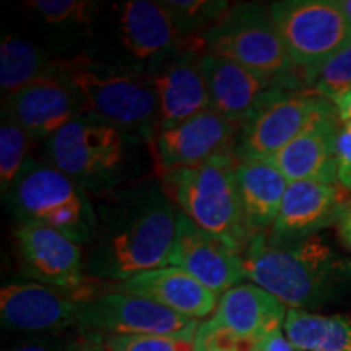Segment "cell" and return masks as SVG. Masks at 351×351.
Wrapping results in <instances>:
<instances>
[{"label":"cell","mask_w":351,"mask_h":351,"mask_svg":"<svg viewBox=\"0 0 351 351\" xmlns=\"http://www.w3.org/2000/svg\"><path fill=\"white\" fill-rule=\"evenodd\" d=\"M98 231L86 245L85 274L98 282H125L169 267L179 210L156 176L95 199Z\"/></svg>","instance_id":"6da1fadb"},{"label":"cell","mask_w":351,"mask_h":351,"mask_svg":"<svg viewBox=\"0 0 351 351\" xmlns=\"http://www.w3.org/2000/svg\"><path fill=\"white\" fill-rule=\"evenodd\" d=\"M245 278L278 298L289 309H314L351 288V258L313 236L275 244L258 232L243 252Z\"/></svg>","instance_id":"7a4b0ae2"},{"label":"cell","mask_w":351,"mask_h":351,"mask_svg":"<svg viewBox=\"0 0 351 351\" xmlns=\"http://www.w3.org/2000/svg\"><path fill=\"white\" fill-rule=\"evenodd\" d=\"M54 75L75 91L85 114L152 143L158 130L155 78L88 54L57 57Z\"/></svg>","instance_id":"3957f363"},{"label":"cell","mask_w":351,"mask_h":351,"mask_svg":"<svg viewBox=\"0 0 351 351\" xmlns=\"http://www.w3.org/2000/svg\"><path fill=\"white\" fill-rule=\"evenodd\" d=\"M142 143L117 127L83 114L46 140L44 155L95 200L142 181L138 176Z\"/></svg>","instance_id":"277c9868"},{"label":"cell","mask_w":351,"mask_h":351,"mask_svg":"<svg viewBox=\"0 0 351 351\" xmlns=\"http://www.w3.org/2000/svg\"><path fill=\"white\" fill-rule=\"evenodd\" d=\"M236 166L238 160L228 153L200 166L174 169L156 178L179 212L243 254L256 234L241 205Z\"/></svg>","instance_id":"5b68a950"},{"label":"cell","mask_w":351,"mask_h":351,"mask_svg":"<svg viewBox=\"0 0 351 351\" xmlns=\"http://www.w3.org/2000/svg\"><path fill=\"white\" fill-rule=\"evenodd\" d=\"M3 202L15 225L51 228L80 245L98 231L93 197L47 160L29 156Z\"/></svg>","instance_id":"8992f818"},{"label":"cell","mask_w":351,"mask_h":351,"mask_svg":"<svg viewBox=\"0 0 351 351\" xmlns=\"http://www.w3.org/2000/svg\"><path fill=\"white\" fill-rule=\"evenodd\" d=\"M199 38L207 54L230 59L269 80L300 88L296 85L298 69L285 47L269 5L234 3Z\"/></svg>","instance_id":"52a82bcc"},{"label":"cell","mask_w":351,"mask_h":351,"mask_svg":"<svg viewBox=\"0 0 351 351\" xmlns=\"http://www.w3.org/2000/svg\"><path fill=\"white\" fill-rule=\"evenodd\" d=\"M333 108L306 88H276L239 125L232 155L238 161L269 160Z\"/></svg>","instance_id":"ba28073f"},{"label":"cell","mask_w":351,"mask_h":351,"mask_svg":"<svg viewBox=\"0 0 351 351\" xmlns=\"http://www.w3.org/2000/svg\"><path fill=\"white\" fill-rule=\"evenodd\" d=\"M288 307L254 283H241L219 298L213 317L200 324L195 341L218 351H257L271 332L285 327Z\"/></svg>","instance_id":"9c48e42d"},{"label":"cell","mask_w":351,"mask_h":351,"mask_svg":"<svg viewBox=\"0 0 351 351\" xmlns=\"http://www.w3.org/2000/svg\"><path fill=\"white\" fill-rule=\"evenodd\" d=\"M269 10L301 72L351 43V23L339 0H282L270 3Z\"/></svg>","instance_id":"30bf717a"},{"label":"cell","mask_w":351,"mask_h":351,"mask_svg":"<svg viewBox=\"0 0 351 351\" xmlns=\"http://www.w3.org/2000/svg\"><path fill=\"white\" fill-rule=\"evenodd\" d=\"M111 34L114 52L104 60L152 77L187 39L163 3L152 0H129L116 7Z\"/></svg>","instance_id":"8fae6325"},{"label":"cell","mask_w":351,"mask_h":351,"mask_svg":"<svg viewBox=\"0 0 351 351\" xmlns=\"http://www.w3.org/2000/svg\"><path fill=\"white\" fill-rule=\"evenodd\" d=\"M77 322L82 332L99 337L182 335L197 332L199 320L166 309L142 296L108 291L77 301Z\"/></svg>","instance_id":"7c38bea8"},{"label":"cell","mask_w":351,"mask_h":351,"mask_svg":"<svg viewBox=\"0 0 351 351\" xmlns=\"http://www.w3.org/2000/svg\"><path fill=\"white\" fill-rule=\"evenodd\" d=\"M239 124L213 109L158 130L148 145L155 176L194 168L219 155L232 153Z\"/></svg>","instance_id":"4fadbf2b"},{"label":"cell","mask_w":351,"mask_h":351,"mask_svg":"<svg viewBox=\"0 0 351 351\" xmlns=\"http://www.w3.org/2000/svg\"><path fill=\"white\" fill-rule=\"evenodd\" d=\"M13 241L21 275L60 291H82L91 282L85 252L62 232L34 225H15Z\"/></svg>","instance_id":"5bb4252c"},{"label":"cell","mask_w":351,"mask_h":351,"mask_svg":"<svg viewBox=\"0 0 351 351\" xmlns=\"http://www.w3.org/2000/svg\"><path fill=\"white\" fill-rule=\"evenodd\" d=\"M204 56L200 38H187L181 49L153 73L158 95V130L212 109Z\"/></svg>","instance_id":"9a60e30c"},{"label":"cell","mask_w":351,"mask_h":351,"mask_svg":"<svg viewBox=\"0 0 351 351\" xmlns=\"http://www.w3.org/2000/svg\"><path fill=\"white\" fill-rule=\"evenodd\" d=\"M348 208H351V192L339 184L289 182L278 217L267 231V238L275 244L313 238L328 226H337Z\"/></svg>","instance_id":"2e32d148"},{"label":"cell","mask_w":351,"mask_h":351,"mask_svg":"<svg viewBox=\"0 0 351 351\" xmlns=\"http://www.w3.org/2000/svg\"><path fill=\"white\" fill-rule=\"evenodd\" d=\"M169 265L187 271L215 296H223L245 278L243 254L213 238L181 212Z\"/></svg>","instance_id":"e0dca14e"},{"label":"cell","mask_w":351,"mask_h":351,"mask_svg":"<svg viewBox=\"0 0 351 351\" xmlns=\"http://www.w3.org/2000/svg\"><path fill=\"white\" fill-rule=\"evenodd\" d=\"M0 319L16 332H64L78 327L77 301L33 280H13L0 289Z\"/></svg>","instance_id":"ac0fdd59"},{"label":"cell","mask_w":351,"mask_h":351,"mask_svg":"<svg viewBox=\"0 0 351 351\" xmlns=\"http://www.w3.org/2000/svg\"><path fill=\"white\" fill-rule=\"evenodd\" d=\"M3 101V114L32 140H49L85 114L75 91L56 75L33 83Z\"/></svg>","instance_id":"d6986e66"},{"label":"cell","mask_w":351,"mask_h":351,"mask_svg":"<svg viewBox=\"0 0 351 351\" xmlns=\"http://www.w3.org/2000/svg\"><path fill=\"white\" fill-rule=\"evenodd\" d=\"M337 109L324 112L283 150L269 158L288 182L317 181L339 184L335 145L340 129Z\"/></svg>","instance_id":"ffe728a7"},{"label":"cell","mask_w":351,"mask_h":351,"mask_svg":"<svg viewBox=\"0 0 351 351\" xmlns=\"http://www.w3.org/2000/svg\"><path fill=\"white\" fill-rule=\"evenodd\" d=\"M204 72L207 78L212 109L239 125L276 88L289 86L257 75L256 72L230 59H223L207 52L204 56Z\"/></svg>","instance_id":"44dd1931"},{"label":"cell","mask_w":351,"mask_h":351,"mask_svg":"<svg viewBox=\"0 0 351 351\" xmlns=\"http://www.w3.org/2000/svg\"><path fill=\"white\" fill-rule=\"evenodd\" d=\"M114 291L142 296L189 319H204L217 309V296L178 267L143 271L114 285Z\"/></svg>","instance_id":"7402d4cb"},{"label":"cell","mask_w":351,"mask_h":351,"mask_svg":"<svg viewBox=\"0 0 351 351\" xmlns=\"http://www.w3.org/2000/svg\"><path fill=\"white\" fill-rule=\"evenodd\" d=\"M241 205L254 234L274 226L288 189V179L267 160L238 161L236 166Z\"/></svg>","instance_id":"603a6c76"},{"label":"cell","mask_w":351,"mask_h":351,"mask_svg":"<svg viewBox=\"0 0 351 351\" xmlns=\"http://www.w3.org/2000/svg\"><path fill=\"white\" fill-rule=\"evenodd\" d=\"M56 60L28 39L5 34L0 44V90L3 99L54 75Z\"/></svg>","instance_id":"cb8c5ba5"},{"label":"cell","mask_w":351,"mask_h":351,"mask_svg":"<svg viewBox=\"0 0 351 351\" xmlns=\"http://www.w3.org/2000/svg\"><path fill=\"white\" fill-rule=\"evenodd\" d=\"M285 333L298 351H351V319L288 309Z\"/></svg>","instance_id":"d4e9b609"},{"label":"cell","mask_w":351,"mask_h":351,"mask_svg":"<svg viewBox=\"0 0 351 351\" xmlns=\"http://www.w3.org/2000/svg\"><path fill=\"white\" fill-rule=\"evenodd\" d=\"M46 29L62 39L88 38L98 25L99 3L86 0H33L26 3Z\"/></svg>","instance_id":"484cf974"},{"label":"cell","mask_w":351,"mask_h":351,"mask_svg":"<svg viewBox=\"0 0 351 351\" xmlns=\"http://www.w3.org/2000/svg\"><path fill=\"white\" fill-rule=\"evenodd\" d=\"M306 90L333 103L351 91V43L328 59L302 72Z\"/></svg>","instance_id":"4316f807"},{"label":"cell","mask_w":351,"mask_h":351,"mask_svg":"<svg viewBox=\"0 0 351 351\" xmlns=\"http://www.w3.org/2000/svg\"><path fill=\"white\" fill-rule=\"evenodd\" d=\"M171 13L182 38H199L230 12L226 0H168L161 2Z\"/></svg>","instance_id":"83f0119b"},{"label":"cell","mask_w":351,"mask_h":351,"mask_svg":"<svg viewBox=\"0 0 351 351\" xmlns=\"http://www.w3.org/2000/svg\"><path fill=\"white\" fill-rule=\"evenodd\" d=\"M33 140L12 117L2 112L0 125V192L5 199L16 176L28 161L29 143Z\"/></svg>","instance_id":"f1b7e54d"},{"label":"cell","mask_w":351,"mask_h":351,"mask_svg":"<svg viewBox=\"0 0 351 351\" xmlns=\"http://www.w3.org/2000/svg\"><path fill=\"white\" fill-rule=\"evenodd\" d=\"M195 335L197 332L182 335H129L101 339L109 351H195Z\"/></svg>","instance_id":"f546056e"},{"label":"cell","mask_w":351,"mask_h":351,"mask_svg":"<svg viewBox=\"0 0 351 351\" xmlns=\"http://www.w3.org/2000/svg\"><path fill=\"white\" fill-rule=\"evenodd\" d=\"M335 160L339 186L351 192V122L340 124L335 145Z\"/></svg>","instance_id":"4dcf8cb0"},{"label":"cell","mask_w":351,"mask_h":351,"mask_svg":"<svg viewBox=\"0 0 351 351\" xmlns=\"http://www.w3.org/2000/svg\"><path fill=\"white\" fill-rule=\"evenodd\" d=\"M73 345V340L65 343V341H51V340H32L23 341L5 351H70Z\"/></svg>","instance_id":"1f68e13d"},{"label":"cell","mask_w":351,"mask_h":351,"mask_svg":"<svg viewBox=\"0 0 351 351\" xmlns=\"http://www.w3.org/2000/svg\"><path fill=\"white\" fill-rule=\"evenodd\" d=\"M257 351H298L295 346H293L291 341L288 340L287 333H285L283 328L280 330L271 332L270 335H267L261 343L257 346Z\"/></svg>","instance_id":"d6a6232c"},{"label":"cell","mask_w":351,"mask_h":351,"mask_svg":"<svg viewBox=\"0 0 351 351\" xmlns=\"http://www.w3.org/2000/svg\"><path fill=\"white\" fill-rule=\"evenodd\" d=\"M70 351H109V350L101 337L90 335V333H88V337H85V339L73 340V345L72 348H70Z\"/></svg>","instance_id":"836d02e7"},{"label":"cell","mask_w":351,"mask_h":351,"mask_svg":"<svg viewBox=\"0 0 351 351\" xmlns=\"http://www.w3.org/2000/svg\"><path fill=\"white\" fill-rule=\"evenodd\" d=\"M337 232H339V238L345 247L351 252V208L341 215L340 221L337 223Z\"/></svg>","instance_id":"e575fe53"},{"label":"cell","mask_w":351,"mask_h":351,"mask_svg":"<svg viewBox=\"0 0 351 351\" xmlns=\"http://www.w3.org/2000/svg\"><path fill=\"white\" fill-rule=\"evenodd\" d=\"M332 104L335 106L337 114H339V119L341 122H351V91L341 95L340 98H337Z\"/></svg>","instance_id":"d590c367"},{"label":"cell","mask_w":351,"mask_h":351,"mask_svg":"<svg viewBox=\"0 0 351 351\" xmlns=\"http://www.w3.org/2000/svg\"><path fill=\"white\" fill-rule=\"evenodd\" d=\"M339 3H340V7L343 8L345 15L348 16V20L351 23V0H339Z\"/></svg>","instance_id":"8d00e7d4"},{"label":"cell","mask_w":351,"mask_h":351,"mask_svg":"<svg viewBox=\"0 0 351 351\" xmlns=\"http://www.w3.org/2000/svg\"><path fill=\"white\" fill-rule=\"evenodd\" d=\"M195 351H218V350H212V348H207L205 345L199 343V341H195Z\"/></svg>","instance_id":"74e56055"}]
</instances>
